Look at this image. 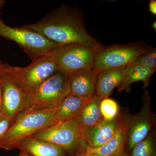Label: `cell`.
Wrapping results in <instances>:
<instances>
[{
  "instance_id": "6da1fadb",
  "label": "cell",
  "mask_w": 156,
  "mask_h": 156,
  "mask_svg": "<svg viewBox=\"0 0 156 156\" xmlns=\"http://www.w3.org/2000/svg\"><path fill=\"white\" fill-rule=\"evenodd\" d=\"M22 27L58 45L79 44L96 50L103 46L87 31L83 12L67 5L55 9L38 22Z\"/></svg>"
},
{
  "instance_id": "7a4b0ae2",
  "label": "cell",
  "mask_w": 156,
  "mask_h": 156,
  "mask_svg": "<svg viewBox=\"0 0 156 156\" xmlns=\"http://www.w3.org/2000/svg\"><path fill=\"white\" fill-rule=\"evenodd\" d=\"M70 93L68 75L58 70L35 91L27 94L24 108L16 119L33 112L55 109Z\"/></svg>"
},
{
  "instance_id": "3957f363",
  "label": "cell",
  "mask_w": 156,
  "mask_h": 156,
  "mask_svg": "<svg viewBox=\"0 0 156 156\" xmlns=\"http://www.w3.org/2000/svg\"><path fill=\"white\" fill-rule=\"evenodd\" d=\"M62 46L32 61L29 65L25 67L10 66L7 69V73L25 94L32 93L58 70L56 58Z\"/></svg>"
},
{
  "instance_id": "277c9868",
  "label": "cell",
  "mask_w": 156,
  "mask_h": 156,
  "mask_svg": "<svg viewBox=\"0 0 156 156\" xmlns=\"http://www.w3.org/2000/svg\"><path fill=\"white\" fill-rule=\"evenodd\" d=\"M55 109L33 112L17 118L0 141V149H16L23 140L52 126Z\"/></svg>"
},
{
  "instance_id": "5b68a950",
  "label": "cell",
  "mask_w": 156,
  "mask_h": 156,
  "mask_svg": "<svg viewBox=\"0 0 156 156\" xmlns=\"http://www.w3.org/2000/svg\"><path fill=\"white\" fill-rule=\"evenodd\" d=\"M151 48L148 44L140 41L124 44L103 46L95 56L93 69L97 73L107 69L131 65L138 56Z\"/></svg>"
},
{
  "instance_id": "8992f818",
  "label": "cell",
  "mask_w": 156,
  "mask_h": 156,
  "mask_svg": "<svg viewBox=\"0 0 156 156\" xmlns=\"http://www.w3.org/2000/svg\"><path fill=\"white\" fill-rule=\"evenodd\" d=\"M30 137L52 143L63 148L69 156L85 152L87 145L82 130L73 120L50 126Z\"/></svg>"
},
{
  "instance_id": "52a82bcc",
  "label": "cell",
  "mask_w": 156,
  "mask_h": 156,
  "mask_svg": "<svg viewBox=\"0 0 156 156\" xmlns=\"http://www.w3.org/2000/svg\"><path fill=\"white\" fill-rule=\"evenodd\" d=\"M0 36L17 43L29 56L32 61L62 46L28 29L23 27H14L7 25L1 19Z\"/></svg>"
},
{
  "instance_id": "ba28073f",
  "label": "cell",
  "mask_w": 156,
  "mask_h": 156,
  "mask_svg": "<svg viewBox=\"0 0 156 156\" xmlns=\"http://www.w3.org/2000/svg\"><path fill=\"white\" fill-rule=\"evenodd\" d=\"M142 98V108L136 114L120 111L121 119L126 128V145L130 151L136 144L145 138L155 128L156 115L152 110L148 91H145Z\"/></svg>"
},
{
  "instance_id": "9c48e42d",
  "label": "cell",
  "mask_w": 156,
  "mask_h": 156,
  "mask_svg": "<svg viewBox=\"0 0 156 156\" xmlns=\"http://www.w3.org/2000/svg\"><path fill=\"white\" fill-rule=\"evenodd\" d=\"M98 50L79 44L62 45L56 56L58 70L69 75L81 70L93 68Z\"/></svg>"
},
{
  "instance_id": "30bf717a",
  "label": "cell",
  "mask_w": 156,
  "mask_h": 156,
  "mask_svg": "<svg viewBox=\"0 0 156 156\" xmlns=\"http://www.w3.org/2000/svg\"><path fill=\"white\" fill-rule=\"evenodd\" d=\"M2 82L3 113L14 122L23 110L27 94L12 81L7 72L2 78Z\"/></svg>"
},
{
  "instance_id": "8fae6325",
  "label": "cell",
  "mask_w": 156,
  "mask_h": 156,
  "mask_svg": "<svg viewBox=\"0 0 156 156\" xmlns=\"http://www.w3.org/2000/svg\"><path fill=\"white\" fill-rule=\"evenodd\" d=\"M122 125L120 113L114 119L103 120L95 126L82 130L83 137L89 148L102 146L113 136Z\"/></svg>"
},
{
  "instance_id": "7c38bea8",
  "label": "cell",
  "mask_w": 156,
  "mask_h": 156,
  "mask_svg": "<svg viewBox=\"0 0 156 156\" xmlns=\"http://www.w3.org/2000/svg\"><path fill=\"white\" fill-rule=\"evenodd\" d=\"M97 75L93 68L81 70L69 75L70 94L86 100L95 96Z\"/></svg>"
},
{
  "instance_id": "4fadbf2b",
  "label": "cell",
  "mask_w": 156,
  "mask_h": 156,
  "mask_svg": "<svg viewBox=\"0 0 156 156\" xmlns=\"http://www.w3.org/2000/svg\"><path fill=\"white\" fill-rule=\"evenodd\" d=\"M128 66L107 69L97 73L95 95L105 98L111 95L125 77Z\"/></svg>"
},
{
  "instance_id": "5bb4252c",
  "label": "cell",
  "mask_w": 156,
  "mask_h": 156,
  "mask_svg": "<svg viewBox=\"0 0 156 156\" xmlns=\"http://www.w3.org/2000/svg\"><path fill=\"white\" fill-rule=\"evenodd\" d=\"M16 149L31 156H69L63 148L52 143L29 137L23 140Z\"/></svg>"
},
{
  "instance_id": "9a60e30c",
  "label": "cell",
  "mask_w": 156,
  "mask_h": 156,
  "mask_svg": "<svg viewBox=\"0 0 156 156\" xmlns=\"http://www.w3.org/2000/svg\"><path fill=\"white\" fill-rule=\"evenodd\" d=\"M103 98L95 95L84 104L73 121L82 130L98 124L103 120L100 104Z\"/></svg>"
},
{
  "instance_id": "2e32d148",
  "label": "cell",
  "mask_w": 156,
  "mask_h": 156,
  "mask_svg": "<svg viewBox=\"0 0 156 156\" xmlns=\"http://www.w3.org/2000/svg\"><path fill=\"white\" fill-rule=\"evenodd\" d=\"M87 100L70 94L55 109L53 125L73 120Z\"/></svg>"
},
{
  "instance_id": "e0dca14e",
  "label": "cell",
  "mask_w": 156,
  "mask_h": 156,
  "mask_svg": "<svg viewBox=\"0 0 156 156\" xmlns=\"http://www.w3.org/2000/svg\"><path fill=\"white\" fill-rule=\"evenodd\" d=\"M156 69H150L138 66L129 65L125 77L118 86V91L121 92L123 91L127 93L131 92L130 87L131 84L135 82H142L143 89L148 86L151 77Z\"/></svg>"
},
{
  "instance_id": "ac0fdd59",
  "label": "cell",
  "mask_w": 156,
  "mask_h": 156,
  "mask_svg": "<svg viewBox=\"0 0 156 156\" xmlns=\"http://www.w3.org/2000/svg\"><path fill=\"white\" fill-rule=\"evenodd\" d=\"M126 128L122 121V126L113 136L105 144L97 148H89L87 147L86 153L95 154L100 156H108L124 149L126 145Z\"/></svg>"
},
{
  "instance_id": "d6986e66",
  "label": "cell",
  "mask_w": 156,
  "mask_h": 156,
  "mask_svg": "<svg viewBox=\"0 0 156 156\" xmlns=\"http://www.w3.org/2000/svg\"><path fill=\"white\" fill-rule=\"evenodd\" d=\"M130 152V156H156L155 128L136 144Z\"/></svg>"
},
{
  "instance_id": "ffe728a7",
  "label": "cell",
  "mask_w": 156,
  "mask_h": 156,
  "mask_svg": "<svg viewBox=\"0 0 156 156\" xmlns=\"http://www.w3.org/2000/svg\"><path fill=\"white\" fill-rule=\"evenodd\" d=\"M100 110L103 120L111 121L118 116L120 109L115 100L108 97L103 98L101 101Z\"/></svg>"
},
{
  "instance_id": "44dd1931",
  "label": "cell",
  "mask_w": 156,
  "mask_h": 156,
  "mask_svg": "<svg viewBox=\"0 0 156 156\" xmlns=\"http://www.w3.org/2000/svg\"><path fill=\"white\" fill-rule=\"evenodd\" d=\"M131 65L156 69V48H152L148 52L138 56Z\"/></svg>"
},
{
  "instance_id": "7402d4cb",
  "label": "cell",
  "mask_w": 156,
  "mask_h": 156,
  "mask_svg": "<svg viewBox=\"0 0 156 156\" xmlns=\"http://www.w3.org/2000/svg\"><path fill=\"white\" fill-rule=\"evenodd\" d=\"M13 122L10 117L2 113L0 115V141L3 139Z\"/></svg>"
},
{
  "instance_id": "603a6c76",
  "label": "cell",
  "mask_w": 156,
  "mask_h": 156,
  "mask_svg": "<svg viewBox=\"0 0 156 156\" xmlns=\"http://www.w3.org/2000/svg\"><path fill=\"white\" fill-rule=\"evenodd\" d=\"M9 66L10 65L7 63L0 62V79H2L5 73Z\"/></svg>"
},
{
  "instance_id": "cb8c5ba5",
  "label": "cell",
  "mask_w": 156,
  "mask_h": 156,
  "mask_svg": "<svg viewBox=\"0 0 156 156\" xmlns=\"http://www.w3.org/2000/svg\"><path fill=\"white\" fill-rule=\"evenodd\" d=\"M148 11L154 15H156V1L150 0L149 4Z\"/></svg>"
},
{
  "instance_id": "d4e9b609",
  "label": "cell",
  "mask_w": 156,
  "mask_h": 156,
  "mask_svg": "<svg viewBox=\"0 0 156 156\" xmlns=\"http://www.w3.org/2000/svg\"><path fill=\"white\" fill-rule=\"evenodd\" d=\"M2 113V78L0 79V115Z\"/></svg>"
},
{
  "instance_id": "484cf974",
  "label": "cell",
  "mask_w": 156,
  "mask_h": 156,
  "mask_svg": "<svg viewBox=\"0 0 156 156\" xmlns=\"http://www.w3.org/2000/svg\"><path fill=\"white\" fill-rule=\"evenodd\" d=\"M108 156H130V155L124 149L122 150L119 151L115 153L114 154H112Z\"/></svg>"
},
{
  "instance_id": "4316f807",
  "label": "cell",
  "mask_w": 156,
  "mask_h": 156,
  "mask_svg": "<svg viewBox=\"0 0 156 156\" xmlns=\"http://www.w3.org/2000/svg\"><path fill=\"white\" fill-rule=\"evenodd\" d=\"M74 156H100L95 154H87V153H80L76 154Z\"/></svg>"
},
{
  "instance_id": "83f0119b",
  "label": "cell",
  "mask_w": 156,
  "mask_h": 156,
  "mask_svg": "<svg viewBox=\"0 0 156 156\" xmlns=\"http://www.w3.org/2000/svg\"><path fill=\"white\" fill-rule=\"evenodd\" d=\"M31 156L29 154L23 151H20V153L19 156Z\"/></svg>"
},
{
  "instance_id": "f1b7e54d",
  "label": "cell",
  "mask_w": 156,
  "mask_h": 156,
  "mask_svg": "<svg viewBox=\"0 0 156 156\" xmlns=\"http://www.w3.org/2000/svg\"><path fill=\"white\" fill-rule=\"evenodd\" d=\"M5 1H3V0H0V9H1V8L3 7V5H4V4H5ZM0 14H1V13H0Z\"/></svg>"
},
{
  "instance_id": "f546056e",
  "label": "cell",
  "mask_w": 156,
  "mask_h": 156,
  "mask_svg": "<svg viewBox=\"0 0 156 156\" xmlns=\"http://www.w3.org/2000/svg\"><path fill=\"white\" fill-rule=\"evenodd\" d=\"M152 28H153V29L155 31L156 30V21H155V22H154L153 23H152Z\"/></svg>"
},
{
  "instance_id": "4dcf8cb0",
  "label": "cell",
  "mask_w": 156,
  "mask_h": 156,
  "mask_svg": "<svg viewBox=\"0 0 156 156\" xmlns=\"http://www.w3.org/2000/svg\"></svg>"
}]
</instances>
